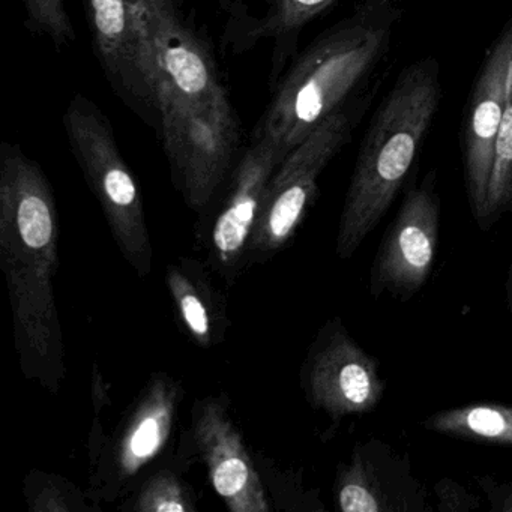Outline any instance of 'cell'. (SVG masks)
<instances>
[{"mask_svg":"<svg viewBox=\"0 0 512 512\" xmlns=\"http://www.w3.org/2000/svg\"><path fill=\"white\" fill-rule=\"evenodd\" d=\"M157 79L158 130L173 184L203 214L235 169L241 142L229 92L173 0H137Z\"/></svg>","mask_w":512,"mask_h":512,"instance_id":"cell-1","label":"cell"},{"mask_svg":"<svg viewBox=\"0 0 512 512\" xmlns=\"http://www.w3.org/2000/svg\"><path fill=\"white\" fill-rule=\"evenodd\" d=\"M58 206L37 161L19 146L0 149V266L13 313L14 341L26 379L58 394L67 376L56 305Z\"/></svg>","mask_w":512,"mask_h":512,"instance_id":"cell-2","label":"cell"},{"mask_svg":"<svg viewBox=\"0 0 512 512\" xmlns=\"http://www.w3.org/2000/svg\"><path fill=\"white\" fill-rule=\"evenodd\" d=\"M440 95L439 62L424 59L401 71L362 140L338 221V259L349 260L388 214L415 166Z\"/></svg>","mask_w":512,"mask_h":512,"instance_id":"cell-3","label":"cell"},{"mask_svg":"<svg viewBox=\"0 0 512 512\" xmlns=\"http://www.w3.org/2000/svg\"><path fill=\"white\" fill-rule=\"evenodd\" d=\"M391 26V16L367 8L326 32L284 77L254 136L287 157L370 73L386 49Z\"/></svg>","mask_w":512,"mask_h":512,"instance_id":"cell-4","label":"cell"},{"mask_svg":"<svg viewBox=\"0 0 512 512\" xmlns=\"http://www.w3.org/2000/svg\"><path fill=\"white\" fill-rule=\"evenodd\" d=\"M184 395L181 380L155 371L112 434L104 433L101 415H94L86 493L98 509V503L130 496L158 466L172 440Z\"/></svg>","mask_w":512,"mask_h":512,"instance_id":"cell-5","label":"cell"},{"mask_svg":"<svg viewBox=\"0 0 512 512\" xmlns=\"http://www.w3.org/2000/svg\"><path fill=\"white\" fill-rule=\"evenodd\" d=\"M71 151L97 197L116 245L140 278L152 271L151 235L142 193L100 107L77 95L64 115Z\"/></svg>","mask_w":512,"mask_h":512,"instance_id":"cell-6","label":"cell"},{"mask_svg":"<svg viewBox=\"0 0 512 512\" xmlns=\"http://www.w3.org/2000/svg\"><path fill=\"white\" fill-rule=\"evenodd\" d=\"M352 134L349 113L337 110L275 170L248 245L247 268L268 262L295 238L316 200L319 178Z\"/></svg>","mask_w":512,"mask_h":512,"instance_id":"cell-7","label":"cell"},{"mask_svg":"<svg viewBox=\"0 0 512 512\" xmlns=\"http://www.w3.org/2000/svg\"><path fill=\"white\" fill-rule=\"evenodd\" d=\"M301 388L313 409L335 427L343 419L368 415L385 397L380 364L355 338L340 317L317 332L301 367Z\"/></svg>","mask_w":512,"mask_h":512,"instance_id":"cell-8","label":"cell"},{"mask_svg":"<svg viewBox=\"0 0 512 512\" xmlns=\"http://www.w3.org/2000/svg\"><path fill=\"white\" fill-rule=\"evenodd\" d=\"M439 241L440 197L436 176L430 173L421 185L407 191L383 233L370 269V295L400 302L415 298L433 271Z\"/></svg>","mask_w":512,"mask_h":512,"instance_id":"cell-9","label":"cell"},{"mask_svg":"<svg viewBox=\"0 0 512 512\" xmlns=\"http://www.w3.org/2000/svg\"><path fill=\"white\" fill-rule=\"evenodd\" d=\"M188 440L208 469L209 482L232 512L272 511L265 482L226 394L199 398L191 410Z\"/></svg>","mask_w":512,"mask_h":512,"instance_id":"cell-10","label":"cell"},{"mask_svg":"<svg viewBox=\"0 0 512 512\" xmlns=\"http://www.w3.org/2000/svg\"><path fill=\"white\" fill-rule=\"evenodd\" d=\"M286 155L269 140L253 136L230 173L226 196L205 238L206 265L227 286L247 268L248 245L259 217L266 187Z\"/></svg>","mask_w":512,"mask_h":512,"instance_id":"cell-11","label":"cell"},{"mask_svg":"<svg viewBox=\"0 0 512 512\" xmlns=\"http://www.w3.org/2000/svg\"><path fill=\"white\" fill-rule=\"evenodd\" d=\"M334 500L341 512L433 511L409 454L382 439L356 443L338 464Z\"/></svg>","mask_w":512,"mask_h":512,"instance_id":"cell-12","label":"cell"},{"mask_svg":"<svg viewBox=\"0 0 512 512\" xmlns=\"http://www.w3.org/2000/svg\"><path fill=\"white\" fill-rule=\"evenodd\" d=\"M98 58L118 94L157 121V79L137 0H86Z\"/></svg>","mask_w":512,"mask_h":512,"instance_id":"cell-13","label":"cell"},{"mask_svg":"<svg viewBox=\"0 0 512 512\" xmlns=\"http://www.w3.org/2000/svg\"><path fill=\"white\" fill-rule=\"evenodd\" d=\"M512 86V25L491 49L470 98L464 130V182L476 224L484 215L497 139Z\"/></svg>","mask_w":512,"mask_h":512,"instance_id":"cell-14","label":"cell"},{"mask_svg":"<svg viewBox=\"0 0 512 512\" xmlns=\"http://www.w3.org/2000/svg\"><path fill=\"white\" fill-rule=\"evenodd\" d=\"M211 268L194 257H181L166 269V286L182 331L196 346L212 349L230 329L226 296L215 286Z\"/></svg>","mask_w":512,"mask_h":512,"instance_id":"cell-15","label":"cell"},{"mask_svg":"<svg viewBox=\"0 0 512 512\" xmlns=\"http://www.w3.org/2000/svg\"><path fill=\"white\" fill-rule=\"evenodd\" d=\"M178 454L158 464L119 506L130 512H196L199 500L184 472L196 461L187 434Z\"/></svg>","mask_w":512,"mask_h":512,"instance_id":"cell-16","label":"cell"},{"mask_svg":"<svg viewBox=\"0 0 512 512\" xmlns=\"http://www.w3.org/2000/svg\"><path fill=\"white\" fill-rule=\"evenodd\" d=\"M422 427L467 442L512 446V406L469 403L427 416Z\"/></svg>","mask_w":512,"mask_h":512,"instance_id":"cell-17","label":"cell"},{"mask_svg":"<svg viewBox=\"0 0 512 512\" xmlns=\"http://www.w3.org/2000/svg\"><path fill=\"white\" fill-rule=\"evenodd\" d=\"M335 0H274L265 16L244 25V35L250 43L259 40H292L304 26L328 10Z\"/></svg>","mask_w":512,"mask_h":512,"instance_id":"cell-18","label":"cell"},{"mask_svg":"<svg viewBox=\"0 0 512 512\" xmlns=\"http://www.w3.org/2000/svg\"><path fill=\"white\" fill-rule=\"evenodd\" d=\"M512 212V86L499 131L493 170L488 182L484 215L478 227L488 232L497 221Z\"/></svg>","mask_w":512,"mask_h":512,"instance_id":"cell-19","label":"cell"},{"mask_svg":"<svg viewBox=\"0 0 512 512\" xmlns=\"http://www.w3.org/2000/svg\"><path fill=\"white\" fill-rule=\"evenodd\" d=\"M26 503L34 512H83L94 511L88 493L73 482L55 473L34 469L26 475L23 484Z\"/></svg>","mask_w":512,"mask_h":512,"instance_id":"cell-20","label":"cell"},{"mask_svg":"<svg viewBox=\"0 0 512 512\" xmlns=\"http://www.w3.org/2000/svg\"><path fill=\"white\" fill-rule=\"evenodd\" d=\"M26 25L37 34L49 38L58 49L76 40L73 22L65 0H19Z\"/></svg>","mask_w":512,"mask_h":512,"instance_id":"cell-21","label":"cell"},{"mask_svg":"<svg viewBox=\"0 0 512 512\" xmlns=\"http://www.w3.org/2000/svg\"><path fill=\"white\" fill-rule=\"evenodd\" d=\"M433 491L440 512H472L481 508L479 497L449 476L439 479Z\"/></svg>","mask_w":512,"mask_h":512,"instance_id":"cell-22","label":"cell"},{"mask_svg":"<svg viewBox=\"0 0 512 512\" xmlns=\"http://www.w3.org/2000/svg\"><path fill=\"white\" fill-rule=\"evenodd\" d=\"M473 479L487 497L490 511L512 512V482L497 481L491 475H476Z\"/></svg>","mask_w":512,"mask_h":512,"instance_id":"cell-23","label":"cell"},{"mask_svg":"<svg viewBox=\"0 0 512 512\" xmlns=\"http://www.w3.org/2000/svg\"><path fill=\"white\" fill-rule=\"evenodd\" d=\"M91 385L94 415H101V412L112 404V398H110V385L97 365L92 368Z\"/></svg>","mask_w":512,"mask_h":512,"instance_id":"cell-24","label":"cell"},{"mask_svg":"<svg viewBox=\"0 0 512 512\" xmlns=\"http://www.w3.org/2000/svg\"><path fill=\"white\" fill-rule=\"evenodd\" d=\"M506 302H508L509 314L512 317V265L509 268L508 280H506Z\"/></svg>","mask_w":512,"mask_h":512,"instance_id":"cell-25","label":"cell"},{"mask_svg":"<svg viewBox=\"0 0 512 512\" xmlns=\"http://www.w3.org/2000/svg\"><path fill=\"white\" fill-rule=\"evenodd\" d=\"M256 2H257V0H256ZM265 2H268V4L271 5L272 2H274V0H265Z\"/></svg>","mask_w":512,"mask_h":512,"instance_id":"cell-26","label":"cell"}]
</instances>
